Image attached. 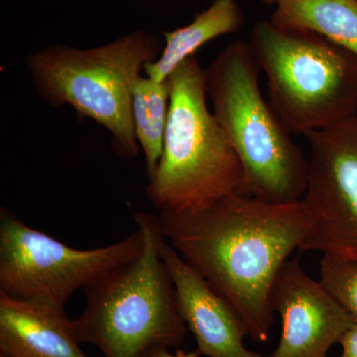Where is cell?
I'll return each instance as SVG.
<instances>
[{
    "mask_svg": "<svg viewBox=\"0 0 357 357\" xmlns=\"http://www.w3.org/2000/svg\"><path fill=\"white\" fill-rule=\"evenodd\" d=\"M168 122L158 167L145 188L160 213L202 210L243 184V166L229 138L208 109L206 73L196 55L167 79Z\"/></svg>",
    "mask_w": 357,
    "mask_h": 357,
    "instance_id": "4",
    "label": "cell"
},
{
    "mask_svg": "<svg viewBox=\"0 0 357 357\" xmlns=\"http://www.w3.org/2000/svg\"><path fill=\"white\" fill-rule=\"evenodd\" d=\"M261 72L249 42L225 46L206 69L213 114L243 166L239 194L287 204L302 201L309 162L259 86Z\"/></svg>",
    "mask_w": 357,
    "mask_h": 357,
    "instance_id": "2",
    "label": "cell"
},
{
    "mask_svg": "<svg viewBox=\"0 0 357 357\" xmlns=\"http://www.w3.org/2000/svg\"><path fill=\"white\" fill-rule=\"evenodd\" d=\"M319 280L357 321V262L323 256Z\"/></svg>",
    "mask_w": 357,
    "mask_h": 357,
    "instance_id": "15",
    "label": "cell"
},
{
    "mask_svg": "<svg viewBox=\"0 0 357 357\" xmlns=\"http://www.w3.org/2000/svg\"><path fill=\"white\" fill-rule=\"evenodd\" d=\"M144 248L142 230L117 243L77 249L0 211V294L65 306L79 289L135 259Z\"/></svg>",
    "mask_w": 357,
    "mask_h": 357,
    "instance_id": "7",
    "label": "cell"
},
{
    "mask_svg": "<svg viewBox=\"0 0 357 357\" xmlns=\"http://www.w3.org/2000/svg\"><path fill=\"white\" fill-rule=\"evenodd\" d=\"M338 344L342 349L340 357H357V321L344 333Z\"/></svg>",
    "mask_w": 357,
    "mask_h": 357,
    "instance_id": "17",
    "label": "cell"
},
{
    "mask_svg": "<svg viewBox=\"0 0 357 357\" xmlns=\"http://www.w3.org/2000/svg\"><path fill=\"white\" fill-rule=\"evenodd\" d=\"M160 255L175 286L178 311L194 335L201 356L270 357L246 349L243 340L248 331L243 319L166 239Z\"/></svg>",
    "mask_w": 357,
    "mask_h": 357,
    "instance_id": "10",
    "label": "cell"
},
{
    "mask_svg": "<svg viewBox=\"0 0 357 357\" xmlns=\"http://www.w3.org/2000/svg\"><path fill=\"white\" fill-rule=\"evenodd\" d=\"M305 137L311 225L300 251L357 262V114Z\"/></svg>",
    "mask_w": 357,
    "mask_h": 357,
    "instance_id": "8",
    "label": "cell"
},
{
    "mask_svg": "<svg viewBox=\"0 0 357 357\" xmlns=\"http://www.w3.org/2000/svg\"><path fill=\"white\" fill-rule=\"evenodd\" d=\"M270 22L317 33L357 57V0H280Z\"/></svg>",
    "mask_w": 357,
    "mask_h": 357,
    "instance_id": "13",
    "label": "cell"
},
{
    "mask_svg": "<svg viewBox=\"0 0 357 357\" xmlns=\"http://www.w3.org/2000/svg\"><path fill=\"white\" fill-rule=\"evenodd\" d=\"M167 243L227 301L256 342L269 340L277 276L309 234L303 201L276 204L239 192L202 210L160 213Z\"/></svg>",
    "mask_w": 357,
    "mask_h": 357,
    "instance_id": "1",
    "label": "cell"
},
{
    "mask_svg": "<svg viewBox=\"0 0 357 357\" xmlns=\"http://www.w3.org/2000/svg\"><path fill=\"white\" fill-rule=\"evenodd\" d=\"M162 42L137 30L91 49L55 45L26 60L40 98L52 107L70 105L112 134L121 159L139 154L132 114L133 88L141 70L161 55Z\"/></svg>",
    "mask_w": 357,
    "mask_h": 357,
    "instance_id": "5",
    "label": "cell"
},
{
    "mask_svg": "<svg viewBox=\"0 0 357 357\" xmlns=\"http://www.w3.org/2000/svg\"><path fill=\"white\" fill-rule=\"evenodd\" d=\"M251 48L266 76L270 103L291 134L330 128L357 114V57L306 30L260 21Z\"/></svg>",
    "mask_w": 357,
    "mask_h": 357,
    "instance_id": "6",
    "label": "cell"
},
{
    "mask_svg": "<svg viewBox=\"0 0 357 357\" xmlns=\"http://www.w3.org/2000/svg\"><path fill=\"white\" fill-rule=\"evenodd\" d=\"M64 306L0 294V354L11 357H89Z\"/></svg>",
    "mask_w": 357,
    "mask_h": 357,
    "instance_id": "11",
    "label": "cell"
},
{
    "mask_svg": "<svg viewBox=\"0 0 357 357\" xmlns=\"http://www.w3.org/2000/svg\"><path fill=\"white\" fill-rule=\"evenodd\" d=\"M244 22V13L237 0H215L203 13L196 14L189 24L162 32L165 47L156 61L145 66V75L158 83L165 82L185 59L196 55L204 44L239 31Z\"/></svg>",
    "mask_w": 357,
    "mask_h": 357,
    "instance_id": "12",
    "label": "cell"
},
{
    "mask_svg": "<svg viewBox=\"0 0 357 357\" xmlns=\"http://www.w3.org/2000/svg\"><path fill=\"white\" fill-rule=\"evenodd\" d=\"M170 89L168 81L139 77L133 88L132 114L136 139L145 157V172L151 178L163 152L168 122Z\"/></svg>",
    "mask_w": 357,
    "mask_h": 357,
    "instance_id": "14",
    "label": "cell"
},
{
    "mask_svg": "<svg viewBox=\"0 0 357 357\" xmlns=\"http://www.w3.org/2000/svg\"><path fill=\"white\" fill-rule=\"evenodd\" d=\"M144 236L141 255L84 289L86 306L73 319L79 344L105 357H139L155 345L178 347L187 335L172 278L162 260L165 241L159 215H134Z\"/></svg>",
    "mask_w": 357,
    "mask_h": 357,
    "instance_id": "3",
    "label": "cell"
},
{
    "mask_svg": "<svg viewBox=\"0 0 357 357\" xmlns=\"http://www.w3.org/2000/svg\"><path fill=\"white\" fill-rule=\"evenodd\" d=\"M261 3L267 6H276L280 2V0H259Z\"/></svg>",
    "mask_w": 357,
    "mask_h": 357,
    "instance_id": "18",
    "label": "cell"
},
{
    "mask_svg": "<svg viewBox=\"0 0 357 357\" xmlns=\"http://www.w3.org/2000/svg\"><path fill=\"white\" fill-rule=\"evenodd\" d=\"M271 306L280 316L282 332L270 357H326L357 321L298 258L289 259L277 276Z\"/></svg>",
    "mask_w": 357,
    "mask_h": 357,
    "instance_id": "9",
    "label": "cell"
},
{
    "mask_svg": "<svg viewBox=\"0 0 357 357\" xmlns=\"http://www.w3.org/2000/svg\"><path fill=\"white\" fill-rule=\"evenodd\" d=\"M0 357H11V356H6V354H0Z\"/></svg>",
    "mask_w": 357,
    "mask_h": 357,
    "instance_id": "19",
    "label": "cell"
},
{
    "mask_svg": "<svg viewBox=\"0 0 357 357\" xmlns=\"http://www.w3.org/2000/svg\"><path fill=\"white\" fill-rule=\"evenodd\" d=\"M201 354L198 349L194 351H185L184 349H178L175 354L169 351V347L162 345H155L146 349L139 357H199Z\"/></svg>",
    "mask_w": 357,
    "mask_h": 357,
    "instance_id": "16",
    "label": "cell"
}]
</instances>
